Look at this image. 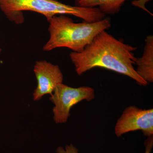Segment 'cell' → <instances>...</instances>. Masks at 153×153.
<instances>
[{"label":"cell","mask_w":153,"mask_h":153,"mask_svg":"<svg viewBox=\"0 0 153 153\" xmlns=\"http://www.w3.org/2000/svg\"><path fill=\"white\" fill-rule=\"evenodd\" d=\"M136 47L117 40L106 32L98 34L82 52L69 55L79 75L96 67L104 68L130 77L139 85L148 83L137 73L133 65L137 57Z\"/></svg>","instance_id":"obj_1"},{"label":"cell","mask_w":153,"mask_h":153,"mask_svg":"<svg viewBox=\"0 0 153 153\" xmlns=\"http://www.w3.org/2000/svg\"><path fill=\"white\" fill-rule=\"evenodd\" d=\"M48 22L50 38L43 47L44 51L65 47L73 52H82L98 34L111 26L107 18L98 22L76 23L66 15H59Z\"/></svg>","instance_id":"obj_2"},{"label":"cell","mask_w":153,"mask_h":153,"mask_svg":"<svg viewBox=\"0 0 153 153\" xmlns=\"http://www.w3.org/2000/svg\"><path fill=\"white\" fill-rule=\"evenodd\" d=\"M0 9L10 21L17 25L24 23L23 13L27 11L43 15L48 21L58 15H71L90 23L106 18L98 8L68 5L57 0H0Z\"/></svg>","instance_id":"obj_3"},{"label":"cell","mask_w":153,"mask_h":153,"mask_svg":"<svg viewBox=\"0 0 153 153\" xmlns=\"http://www.w3.org/2000/svg\"><path fill=\"white\" fill-rule=\"evenodd\" d=\"M95 97V91L88 86L73 88L61 83L51 95L54 104V120L56 123H65L70 115L71 108L82 100L91 101Z\"/></svg>","instance_id":"obj_4"},{"label":"cell","mask_w":153,"mask_h":153,"mask_svg":"<svg viewBox=\"0 0 153 153\" xmlns=\"http://www.w3.org/2000/svg\"><path fill=\"white\" fill-rule=\"evenodd\" d=\"M141 131L145 136L153 134V109H143L134 105L125 109L114 128L116 136L119 137L129 132Z\"/></svg>","instance_id":"obj_5"},{"label":"cell","mask_w":153,"mask_h":153,"mask_svg":"<svg viewBox=\"0 0 153 153\" xmlns=\"http://www.w3.org/2000/svg\"><path fill=\"white\" fill-rule=\"evenodd\" d=\"M33 71L37 80V86L33 94L35 101L46 94L51 95L56 87L63 83V74L57 65L40 60L36 62Z\"/></svg>","instance_id":"obj_6"},{"label":"cell","mask_w":153,"mask_h":153,"mask_svg":"<svg viewBox=\"0 0 153 153\" xmlns=\"http://www.w3.org/2000/svg\"><path fill=\"white\" fill-rule=\"evenodd\" d=\"M137 73L148 83L153 82V36H149L145 40L143 53L137 58Z\"/></svg>","instance_id":"obj_7"},{"label":"cell","mask_w":153,"mask_h":153,"mask_svg":"<svg viewBox=\"0 0 153 153\" xmlns=\"http://www.w3.org/2000/svg\"><path fill=\"white\" fill-rule=\"evenodd\" d=\"M126 1L127 0H74L75 6L82 7H97L105 15L117 13Z\"/></svg>","instance_id":"obj_8"},{"label":"cell","mask_w":153,"mask_h":153,"mask_svg":"<svg viewBox=\"0 0 153 153\" xmlns=\"http://www.w3.org/2000/svg\"><path fill=\"white\" fill-rule=\"evenodd\" d=\"M56 152L57 153H79L77 148L71 144L67 145L65 148L58 147Z\"/></svg>","instance_id":"obj_9"},{"label":"cell","mask_w":153,"mask_h":153,"mask_svg":"<svg viewBox=\"0 0 153 153\" xmlns=\"http://www.w3.org/2000/svg\"><path fill=\"white\" fill-rule=\"evenodd\" d=\"M153 145V140L152 136L149 137L147 140L145 142L146 151L145 153H150L152 149Z\"/></svg>","instance_id":"obj_10"}]
</instances>
